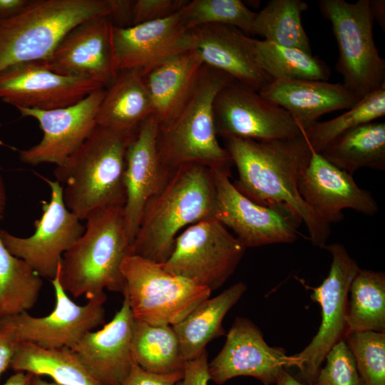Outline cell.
Instances as JSON below:
<instances>
[{
	"label": "cell",
	"instance_id": "6da1fadb",
	"mask_svg": "<svg viewBox=\"0 0 385 385\" xmlns=\"http://www.w3.org/2000/svg\"><path fill=\"white\" fill-rule=\"evenodd\" d=\"M232 163L237 170V190L265 206H287L305 225L313 245L323 248L330 225L309 207L299 190L301 174L307 166L311 148L302 135L286 139L256 140L226 138Z\"/></svg>",
	"mask_w": 385,
	"mask_h": 385
},
{
	"label": "cell",
	"instance_id": "7a4b0ae2",
	"mask_svg": "<svg viewBox=\"0 0 385 385\" xmlns=\"http://www.w3.org/2000/svg\"><path fill=\"white\" fill-rule=\"evenodd\" d=\"M215 196L211 169L185 164L170 170L144 207L132 255L164 263L182 228L213 217Z\"/></svg>",
	"mask_w": 385,
	"mask_h": 385
},
{
	"label": "cell",
	"instance_id": "3957f363",
	"mask_svg": "<svg viewBox=\"0 0 385 385\" xmlns=\"http://www.w3.org/2000/svg\"><path fill=\"white\" fill-rule=\"evenodd\" d=\"M135 134L96 125L83 143L56 166L55 180L63 187L64 204L80 220L96 209L123 207L125 155Z\"/></svg>",
	"mask_w": 385,
	"mask_h": 385
},
{
	"label": "cell",
	"instance_id": "277c9868",
	"mask_svg": "<svg viewBox=\"0 0 385 385\" xmlns=\"http://www.w3.org/2000/svg\"><path fill=\"white\" fill-rule=\"evenodd\" d=\"M81 237L62 256L61 284L74 298L107 299L104 290L123 294L121 265L131 253L123 207L96 209L86 218Z\"/></svg>",
	"mask_w": 385,
	"mask_h": 385
},
{
	"label": "cell",
	"instance_id": "5b68a950",
	"mask_svg": "<svg viewBox=\"0 0 385 385\" xmlns=\"http://www.w3.org/2000/svg\"><path fill=\"white\" fill-rule=\"evenodd\" d=\"M235 81L227 73L204 65L190 100L174 119L158 127L157 149L165 170L185 164L230 168V155L217 140L213 102L217 93Z\"/></svg>",
	"mask_w": 385,
	"mask_h": 385
},
{
	"label": "cell",
	"instance_id": "8992f818",
	"mask_svg": "<svg viewBox=\"0 0 385 385\" xmlns=\"http://www.w3.org/2000/svg\"><path fill=\"white\" fill-rule=\"evenodd\" d=\"M108 16L107 0H31L19 14L0 20V72L45 59L74 27Z\"/></svg>",
	"mask_w": 385,
	"mask_h": 385
},
{
	"label": "cell",
	"instance_id": "52a82bcc",
	"mask_svg": "<svg viewBox=\"0 0 385 385\" xmlns=\"http://www.w3.org/2000/svg\"><path fill=\"white\" fill-rule=\"evenodd\" d=\"M318 4L332 25L342 83L361 98L384 86L385 60L374 41L370 1L320 0Z\"/></svg>",
	"mask_w": 385,
	"mask_h": 385
},
{
	"label": "cell",
	"instance_id": "ba28073f",
	"mask_svg": "<svg viewBox=\"0 0 385 385\" xmlns=\"http://www.w3.org/2000/svg\"><path fill=\"white\" fill-rule=\"evenodd\" d=\"M121 272L125 280L123 295L134 319L152 325L175 324L212 292L135 255L125 258Z\"/></svg>",
	"mask_w": 385,
	"mask_h": 385
},
{
	"label": "cell",
	"instance_id": "9c48e42d",
	"mask_svg": "<svg viewBox=\"0 0 385 385\" xmlns=\"http://www.w3.org/2000/svg\"><path fill=\"white\" fill-rule=\"evenodd\" d=\"M245 245L215 217L190 225L177 236L167 271L211 292L234 273L246 251Z\"/></svg>",
	"mask_w": 385,
	"mask_h": 385
},
{
	"label": "cell",
	"instance_id": "30bf717a",
	"mask_svg": "<svg viewBox=\"0 0 385 385\" xmlns=\"http://www.w3.org/2000/svg\"><path fill=\"white\" fill-rule=\"evenodd\" d=\"M215 185L213 217L233 231L246 248L289 244L298 239L301 218L287 206H265L239 192L230 168L211 169Z\"/></svg>",
	"mask_w": 385,
	"mask_h": 385
},
{
	"label": "cell",
	"instance_id": "8fae6325",
	"mask_svg": "<svg viewBox=\"0 0 385 385\" xmlns=\"http://www.w3.org/2000/svg\"><path fill=\"white\" fill-rule=\"evenodd\" d=\"M332 260L329 274L322 283L312 288L311 297L322 309L319 330L301 352L292 355L294 366L306 384L313 385L330 349L344 340L348 296L351 283L360 267L340 243L325 245Z\"/></svg>",
	"mask_w": 385,
	"mask_h": 385
},
{
	"label": "cell",
	"instance_id": "7c38bea8",
	"mask_svg": "<svg viewBox=\"0 0 385 385\" xmlns=\"http://www.w3.org/2000/svg\"><path fill=\"white\" fill-rule=\"evenodd\" d=\"M38 176L50 187L51 197L41 202L42 214L34 222V233L20 237L0 230V237L11 255L51 281L57 274L63 255L81 237L85 226L65 205L62 185Z\"/></svg>",
	"mask_w": 385,
	"mask_h": 385
},
{
	"label": "cell",
	"instance_id": "4fadbf2b",
	"mask_svg": "<svg viewBox=\"0 0 385 385\" xmlns=\"http://www.w3.org/2000/svg\"><path fill=\"white\" fill-rule=\"evenodd\" d=\"M217 135L256 140L286 139L302 135L292 116L258 91L236 81L224 86L213 102Z\"/></svg>",
	"mask_w": 385,
	"mask_h": 385
},
{
	"label": "cell",
	"instance_id": "5bb4252c",
	"mask_svg": "<svg viewBox=\"0 0 385 385\" xmlns=\"http://www.w3.org/2000/svg\"><path fill=\"white\" fill-rule=\"evenodd\" d=\"M51 282L56 297V305L51 313L36 317L23 312L0 317V325L18 341L45 349H72L85 334L104 322L106 300L93 299L84 305L76 304L61 284L58 269Z\"/></svg>",
	"mask_w": 385,
	"mask_h": 385
},
{
	"label": "cell",
	"instance_id": "9a60e30c",
	"mask_svg": "<svg viewBox=\"0 0 385 385\" xmlns=\"http://www.w3.org/2000/svg\"><path fill=\"white\" fill-rule=\"evenodd\" d=\"M104 93L105 88H101L72 106L53 110L17 108L21 117L36 119L43 133L38 144L19 150L20 160L31 165L52 163L56 166L63 163L96 127Z\"/></svg>",
	"mask_w": 385,
	"mask_h": 385
},
{
	"label": "cell",
	"instance_id": "2e32d148",
	"mask_svg": "<svg viewBox=\"0 0 385 385\" xmlns=\"http://www.w3.org/2000/svg\"><path fill=\"white\" fill-rule=\"evenodd\" d=\"M294 366L292 356L283 348L269 346L252 321L238 317L222 349L208 363V371L210 380L218 385L237 376H252L264 385H274L286 368Z\"/></svg>",
	"mask_w": 385,
	"mask_h": 385
},
{
	"label": "cell",
	"instance_id": "e0dca14e",
	"mask_svg": "<svg viewBox=\"0 0 385 385\" xmlns=\"http://www.w3.org/2000/svg\"><path fill=\"white\" fill-rule=\"evenodd\" d=\"M101 88H105L91 78L61 75L38 62L14 65L0 72V99L16 108H65Z\"/></svg>",
	"mask_w": 385,
	"mask_h": 385
},
{
	"label": "cell",
	"instance_id": "ac0fdd59",
	"mask_svg": "<svg viewBox=\"0 0 385 385\" xmlns=\"http://www.w3.org/2000/svg\"><path fill=\"white\" fill-rule=\"evenodd\" d=\"M112 27L108 16L84 21L71 29L47 58L36 62L61 75L91 78L106 88L117 75Z\"/></svg>",
	"mask_w": 385,
	"mask_h": 385
},
{
	"label": "cell",
	"instance_id": "d6986e66",
	"mask_svg": "<svg viewBox=\"0 0 385 385\" xmlns=\"http://www.w3.org/2000/svg\"><path fill=\"white\" fill-rule=\"evenodd\" d=\"M299 190L309 207L329 225L343 220L345 209L368 216L379 211L371 193L361 188L352 175L312 149L309 163L299 178Z\"/></svg>",
	"mask_w": 385,
	"mask_h": 385
},
{
	"label": "cell",
	"instance_id": "ffe728a7",
	"mask_svg": "<svg viewBox=\"0 0 385 385\" xmlns=\"http://www.w3.org/2000/svg\"><path fill=\"white\" fill-rule=\"evenodd\" d=\"M179 11L165 19L128 27L113 25L111 43L116 73L137 70L145 75L172 56L188 51L187 29Z\"/></svg>",
	"mask_w": 385,
	"mask_h": 385
},
{
	"label": "cell",
	"instance_id": "44dd1931",
	"mask_svg": "<svg viewBox=\"0 0 385 385\" xmlns=\"http://www.w3.org/2000/svg\"><path fill=\"white\" fill-rule=\"evenodd\" d=\"M158 127V121L153 114L143 123L126 151L123 217L131 245L147 202L161 187L170 171L162 166L159 159Z\"/></svg>",
	"mask_w": 385,
	"mask_h": 385
},
{
	"label": "cell",
	"instance_id": "7402d4cb",
	"mask_svg": "<svg viewBox=\"0 0 385 385\" xmlns=\"http://www.w3.org/2000/svg\"><path fill=\"white\" fill-rule=\"evenodd\" d=\"M250 36L236 28L208 24L187 30V50L195 51L203 64L224 72L259 91L272 79L256 63Z\"/></svg>",
	"mask_w": 385,
	"mask_h": 385
},
{
	"label": "cell",
	"instance_id": "603a6c76",
	"mask_svg": "<svg viewBox=\"0 0 385 385\" xmlns=\"http://www.w3.org/2000/svg\"><path fill=\"white\" fill-rule=\"evenodd\" d=\"M135 319L126 296L108 324L85 334L71 349L101 385H120L130 373Z\"/></svg>",
	"mask_w": 385,
	"mask_h": 385
},
{
	"label": "cell",
	"instance_id": "cb8c5ba5",
	"mask_svg": "<svg viewBox=\"0 0 385 385\" xmlns=\"http://www.w3.org/2000/svg\"><path fill=\"white\" fill-rule=\"evenodd\" d=\"M258 92L286 110L302 130L322 115L348 110L361 99L343 83L318 80L273 79Z\"/></svg>",
	"mask_w": 385,
	"mask_h": 385
},
{
	"label": "cell",
	"instance_id": "d4e9b609",
	"mask_svg": "<svg viewBox=\"0 0 385 385\" xmlns=\"http://www.w3.org/2000/svg\"><path fill=\"white\" fill-rule=\"evenodd\" d=\"M204 64L189 50L163 61L143 75L159 126L169 123L193 94Z\"/></svg>",
	"mask_w": 385,
	"mask_h": 385
},
{
	"label": "cell",
	"instance_id": "484cf974",
	"mask_svg": "<svg viewBox=\"0 0 385 385\" xmlns=\"http://www.w3.org/2000/svg\"><path fill=\"white\" fill-rule=\"evenodd\" d=\"M153 114L143 75L137 70H124L105 88L96 123L111 130L135 134Z\"/></svg>",
	"mask_w": 385,
	"mask_h": 385
},
{
	"label": "cell",
	"instance_id": "4316f807",
	"mask_svg": "<svg viewBox=\"0 0 385 385\" xmlns=\"http://www.w3.org/2000/svg\"><path fill=\"white\" fill-rule=\"evenodd\" d=\"M247 288L243 282L235 283L218 295L201 302L183 319L172 326L185 361L199 356L206 351L209 342L225 334L223 319Z\"/></svg>",
	"mask_w": 385,
	"mask_h": 385
},
{
	"label": "cell",
	"instance_id": "83f0119b",
	"mask_svg": "<svg viewBox=\"0 0 385 385\" xmlns=\"http://www.w3.org/2000/svg\"><path fill=\"white\" fill-rule=\"evenodd\" d=\"M339 169L353 175L362 168L385 170V123L372 121L350 129L319 153Z\"/></svg>",
	"mask_w": 385,
	"mask_h": 385
},
{
	"label": "cell",
	"instance_id": "f1b7e54d",
	"mask_svg": "<svg viewBox=\"0 0 385 385\" xmlns=\"http://www.w3.org/2000/svg\"><path fill=\"white\" fill-rule=\"evenodd\" d=\"M10 367L16 372L48 376L60 385H101L68 347L45 349L18 341Z\"/></svg>",
	"mask_w": 385,
	"mask_h": 385
},
{
	"label": "cell",
	"instance_id": "f546056e",
	"mask_svg": "<svg viewBox=\"0 0 385 385\" xmlns=\"http://www.w3.org/2000/svg\"><path fill=\"white\" fill-rule=\"evenodd\" d=\"M249 43L256 63L272 80L327 81L330 77L328 65L312 53L251 37Z\"/></svg>",
	"mask_w": 385,
	"mask_h": 385
},
{
	"label": "cell",
	"instance_id": "4dcf8cb0",
	"mask_svg": "<svg viewBox=\"0 0 385 385\" xmlns=\"http://www.w3.org/2000/svg\"><path fill=\"white\" fill-rule=\"evenodd\" d=\"M133 361L155 374L184 371L178 337L170 325H152L135 319L131 339Z\"/></svg>",
	"mask_w": 385,
	"mask_h": 385
},
{
	"label": "cell",
	"instance_id": "1f68e13d",
	"mask_svg": "<svg viewBox=\"0 0 385 385\" xmlns=\"http://www.w3.org/2000/svg\"><path fill=\"white\" fill-rule=\"evenodd\" d=\"M349 293L346 335L363 332L385 333L384 273L360 268L351 283Z\"/></svg>",
	"mask_w": 385,
	"mask_h": 385
},
{
	"label": "cell",
	"instance_id": "d6a6232c",
	"mask_svg": "<svg viewBox=\"0 0 385 385\" xmlns=\"http://www.w3.org/2000/svg\"><path fill=\"white\" fill-rule=\"evenodd\" d=\"M307 9L308 4L302 0H271L256 13L251 34L312 53L310 41L302 22V14Z\"/></svg>",
	"mask_w": 385,
	"mask_h": 385
},
{
	"label": "cell",
	"instance_id": "836d02e7",
	"mask_svg": "<svg viewBox=\"0 0 385 385\" xmlns=\"http://www.w3.org/2000/svg\"><path fill=\"white\" fill-rule=\"evenodd\" d=\"M42 286V278L25 261L11 255L0 237V317L32 309Z\"/></svg>",
	"mask_w": 385,
	"mask_h": 385
},
{
	"label": "cell",
	"instance_id": "e575fe53",
	"mask_svg": "<svg viewBox=\"0 0 385 385\" xmlns=\"http://www.w3.org/2000/svg\"><path fill=\"white\" fill-rule=\"evenodd\" d=\"M385 115V85L362 98L355 106L337 117L317 122L301 130L310 148L320 153L332 140L361 125Z\"/></svg>",
	"mask_w": 385,
	"mask_h": 385
},
{
	"label": "cell",
	"instance_id": "d590c367",
	"mask_svg": "<svg viewBox=\"0 0 385 385\" xmlns=\"http://www.w3.org/2000/svg\"><path fill=\"white\" fill-rule=\"evenodd\" d=\"M180 21L187 29L208 24L236 28L246 35L251 34L256 16L241 0L188 1L179 11Z\"/></svg>",
	"mask_w": 385,
	"mask_h": 385
},
{
	"label": "cell",
	"instance_id": "8d00e7d4",
	"mask_svg": "<svg viewBox=\"0 0 385 385\" xmlns=\"http://www.w3.org/2000/svg\"><path fill=\"white\" fill-rule=\"evenodd\" d=\"M364 385H385V333L354 332L344 338Z\"/></svg>",
	"mask_w": 385,
	"mask_h": 385
},
{
	"label": "cell",
	"instance_id": "74e56055",
	"mask_svg": "<svg viewBox=\"0 0 385 385\" xmlns=\"http://www.w3.org/2000/svg\"><path fill=\"white\" fill-rule=\"evenodd\" d=\"M313 385H364L355 359L344 340L336 344L327 354Z\"/></svg>",
	"mask_w": 385,
	"mask_h": 385
},
{
	"label": "cell",
	"instance_id": "f35d334b",
	"mask_svg": "<svg viewBox=\"0 0 385 385\" xmlns=\"http://www.w3.org/2000/svg\"><path fill=\"white\" fill-rule=\"evenodd\" d=\"M185 0H136L133 9L132 26L169 17L178 12Z\"/></svg>",
	"mask_w": 385,
	"mask_h": 385
},
{
	"label": "cell",
	"instance_id": "ab89813d",
	"mask_svg": "<svg viewBox=\"0 0 385 385\" xmlns=\"http://www.w3.org/2000/svg\"><path fill=\"white\" fill-rule=\"evenodd\" d=\"M183 371L155 374L144 370L133 361L130 373L120 385H175L183 378Z\"/></svg>",
	"mask_w": 385,
	"mask_h": 385
},
{
	"label": "cell",
	"instance_id": "60d3db41",
	"mask_svg": "<svg viewBox=\"0 0 385 385\" xmlns=\"http://www.w3.org/2000/svg\"><path fill=\"white\" fill-rule=\"evenodd\" d=\"M208 355L205 351L197 358L185 361L183 378L175 385H208Z\"/></svg>",
	"mask_w": 385,
	"mask_h": 385
},
{
	"label": "cell",
	"instance_id": "b9f144b4",
	"mask_svg": "<svg viewBox=\"0 0 385 385\" xmlns=\"http://www.w3.org/2000/svg\"><path fill=\"white\" fill-rule=\"evenodd\" d=\"M109 16L113 26L128 27L132 26L133 0H107Z\"/></svg>",
	"mask_w": 385,
	"mask_h": 385
},
{
	"label": "cell",
	"instance_id": "7bdbcfd3",
	"mask_svg": "<svg viewBox=\"0 0 385 385\" xmlns=\"http://www.w3.org/2000/svg\"><path fill=\"white\" fill-rule=\"evenodd\" d=\"M18 340L0 325V378L10 366Z\"/></svg>",
	"mask_w": 385,
	"mask_h": 385
},
{
	"label": "cell",
	"instance_id": "ee69618b",
	"mask_svg": "<svg viewBox=\"0 0 385 385\" xmlns=\"http://www.w3.org/2000/svg\"><path fill=\"white\" fill-rule=\"evenodd\" d=\"M31 0H0V20L15 16L21 12Z\"/></svg>",
	"mask_w": 385,
	"mask_h": 385
},
{
	"label": "cell",
	"instance_id": "f6af8a7d",
	"mask_svg": "<svg viewBox=\"0 0 385 385\" xmlns=\"http://www.w3.org/2000/svg\"><path fill=\"white\" fill-rule=\"evenodd\" d=\"M373 19L376 20L384 31L385 1L384 0H369Z\"/></svg>",
	"mask_w": 385,
	"mask_h": 385
},
{
	"label": "cell",
	"instance_id": "bcb514c9",
	"mask_svg": "<svg viewBox=\"0 0 385 385\" xmlns=\"http://www.w3.org/2000/svg\"><path fill=\"white\" fill-rule=\"evenodd\" d=\"M32 374L23 371H17L11 375L4 385H30Z\"/></svg>",
	"mask_w": 385,
	"mask_h": 385
},
{
	"label": "cell",
	"instance_id": "7dc6e473",
	"mask_svg": "<svg viewBox=\"0 0 385 385\" xmlns=\"http://www.w3.org/2000/svg\"><path fill=\"white\" fill-rule=\"evenodd\" d=\"M274 385H312L301 382L291 374H289L286 369H284L280 374L278 380Z\"/></svg>",
	"mask_w": 385,
	"mask_h": 385
},
{
	"label": "cell",
	"instance_id": "c3c4849f",
	"mask_svg": "<svg viewBox=\"0 0 385 385\" xmlns=\"http://www.w3.org/2000/svg\"><path fill=\"white\" fill-rule=\"evenodd\" d=\"M6 203V192L5 183L0 173V219L2 218Z\"/></svg>",
	"mask_w": 385,
	"mask_h": 385
},
{
	"label": "cell",
	"instance_id": "681fc988",
	"mask_svg": "<svg viewBox=\"0 0 385 385\" xmlns=\"http://www.w3.org/2000/svg\"><path fill=\"white\" fill-rule=\"evenodd\" d=\"M30 385H60L54 381L50 382L43 379L41 376L33 374Z\"/></svg>",
	"mask_w": 385,
	"mask_h": 385
}]
</instances>
